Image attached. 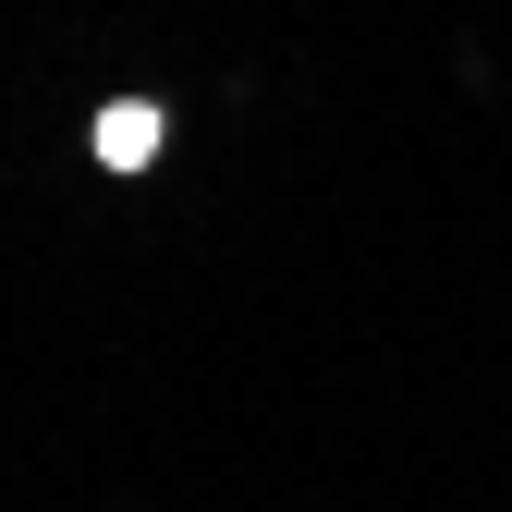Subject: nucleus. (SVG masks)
I'll use <instances>...</instances> for the list:
<instances>
[{"label":"nucleus","instance_id":"f257e3e1","mask_svg":"<svg viewBox=\"0 0 512 512\" xmlns=\"http://www.w3.org/2000/svg\"><path fill=\"white\" fill-rule=\"evenodd\" d=\"M159 147V110H110V159H147Z\"/></svg>","mask_w":512,"mask_h":512}]
</instances>
